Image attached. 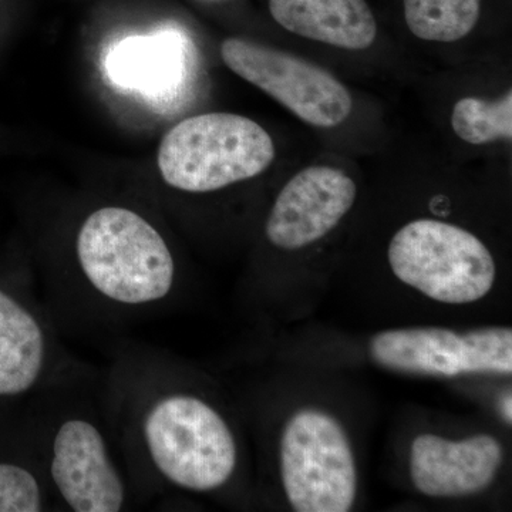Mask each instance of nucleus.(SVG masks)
<instances>
[{
	"label": "nucleus",
	"instance_id": "f257e3e1",
	"mask_svg": "<svg viewBox=\"0 0 512 512\" xmlns=\"http://www.w3.org/2000/svg\"><path fill=\"white\" fill-rule=\"evenodd\" d=\"M100 402L138 507L174 491L218 493L234 480L231 423L164 349L117 343L101 372Z\"/></svg>",
	"mask_w": 512,
	"mask_h": 512
},
{
	"label": "nucleus",
	"instance_id": "f03ea898",
	"mask_svg": "<svg viewBox=\"0 0 512 512\" xmlns=\"http://www.w3.org/2000/svg\"><path fill=\"white\" fill-rule=\"evenodd\" d=\"M177 291L163 232L134 208L103 205L82 218L69 265L47 276L45 303L62 333L106 332L164 312Z\"/></svg>",
	"mask_w": 512,
	"mask_h": 512
},
{
	"label": "nucleus",
	"instance_id": "7ed1b4c3",
	"mask_svg": "<svg viewBox=\"0 0 512 512\" xmlns=\"http://www.w3.org/2000/svg\"><path fill=\"white\" fill-rule=\"evenodd\" d=\"M99 370L36 394L30 426L56 511L120 512L136 493L104 417Z\"/></svg>",
	"mask_w": 512,
	"mask_h": 512
},
{
	"label": "nucleus",
	"instance_id": "20e7f679",
	"mask_svg": "<svg viewBox=\"0 0 512 512\" xmlns=\"http://www.w3.org/2000/svg\"><path fill=\"white\" fill-rule=\"evenodd\" d=\"M274 158V141L256 121L208 113L171 128L161 140L157 164L173 190L210 194L258 177Z\"/></svg>",
	"mask_w": 512,
	"mask_h": 512
},
{
	"label": "nucleus",
	"instance_id": "39448f33",
	"mask_svg": "<svg viewBox=\"0 0 512 512\" xmlns=\"http://www.w3.org/2000/svg\"><path fill=\"white\" fill-rule=\"evenodd\" d=\"M389 264L403 284L451 305L480 301L497 275L484 242L467 229L436 220L412 221L397 231Z\"/></svg>",
	"mask_w": 512,
	"mask_h": 512
},
{
	"label": "nucleus",
	"instance_id": "423d86ee",
	"mask_svg": "<svg viewBox=\"0 0 512 512\" xmlns=\"http://www.w3.org/2000/svg\"><path fill=\"white\" fill-rule=\"evenodd\" d=\"M281 477L298 512H348L355 504L357 470L339 421L320 410L293 414L281 437Z\"/></svg>",
	"mask_w": 512,
	"mask_h": 512
},
{
	"label": "nucleus",
	"instance_id": "0eeeda50",
	"mask_svg": "<svg viewBox=\"0 0 512 512\" xmlns=\"http://www.w3.org/2000/svg\"><path fill=\"white\" fill-rule=\"evenodd\" d=\"M0 285V399L36 396L92 373L74 356L46 303Z\"/></svg>",
	"mask_w": 512,
	"mask_h": 512
},
{
	"label": "nucleus",
	"instance_id": "6e6552de",
	"mask_svg": "<svg viewBox=\"0 0 512 512\" xmlns=\"http://www.w3.org/2000/svg\"><path fill=\"white\" fill-rule=\"evenodd\" d=\"M221 57L231 72L311 126L336 127L352 113L349 90L318 64L302 57L237 37L222 43Z\"/></svg>",
	"mask_w": 512,
	"mask_h": 512
},
{
	"label": "nucleus",
	"instance_id": "1a4fd4ad",
	"mask_svg": "<svg viewBox=\"0 0 512 512\" xmlns=\"http://www.w3.org/2000/svg\"><path fill=\"white\" fill-rule=\"evenodd\" d=\"M370 355L386 369L414 375H511L512 330L498 326L463 333L443 328L386 330L373 336Z\"/></svg>",
	"mask_w": 512,
	"mask_h": 512
},
{
	"label": "nucleus",
	"instance_id": "9d476101",
	"mask_svg": "<svg viewBox=\"0 0 512 512\" xmlns=\"http://www.w3.org/2000/svg\"><path fill=\"white\" fill-rule=\"evenodd\" d=\"M356 197V183L345 171L328 165L305 168L276 197L266 238L284 251L309 247L336 228Z\"/></svg>",
	"mask_w": 512,
	"mask_h": 512
},
{
	"label": "nucleus",
	"instance_id": "9b49d317",
	"mask_svg": "<svg viewBox=\"0 0 512 512\" xmlns=\"http://www.w3.org/2000/svg\"><path fill=\"white\" fill-rule=\"evenodd\" d=\"M503 458V447L487 434L461 441L421 434L412 444L410 474L414 487L421 494L463 497L490 487Z\"/></svg>",
	"mask_w": 512,
	"mask_h": 512
},
{
	"label": "nucleus",
	"instance_id": "f8f14e48",
	"mask_svg": "<svg viewBox=\"0 0 512 512\" xmlns=\"http://www.w3.org/2000/svg\"><path fill=\"white\" fill-rule=\"evenodd\" d=\"M272 18L293 33L326 45L365 50L377 23L366 0H269Z\"/></svg>",
	"mask_w": 512,
	"mask_h": 512
},
{
	"label": "nucleus",
	"instance_id": "ddd939ff",
	"mask_svg": "<svg viewBox=\"0 0 512 512\" xmlns=\"http://www.w3.org/2000/svg\"><path fill=\"white\" fill-rule=\"evenodd\" d=\"M404 19L414 36L451 43L476 28L481 0H403Z\"/></svg>",
	"mask_w": 512,
	"mask_h": 512
},
{
	"label": "nucleus",
	"instance_id": "4468645a",
	"mask_svg": "<svg viewBox=\"0 0 512 512\" xmlns=\"http://www.w3.org/2000/svg\"><path fill=\"white\" fill-rule=\"evenodd\" d=\"M56 511L39 454L0 458V512Z\"/></svg>",
	"mask_w": 512,
	"mask_h": 512
},
{
	"label": "nucleus",
	"instance_id": "2eb2a0df",
	"mask_svg": "<svg viewBox=\"0 0 512 512\" xmlns=\"http://www.w3.org/2000/svg\"><path fill=\"white\" fill-rule=\"evenodd\" d=\"M451 127L458 138L474 146L511 140L512 92L508 90L501 99L484 100L464 97L458 100L451 113Z\"/></svg>",
	"mask_w": 512,
	"mask_h": 512
},
{
	"label": "nucleus",
	"instance_id": "dca6fc26",
	"mask_svg": "<svg viewBox=\"0 0 512 512\" xmlns=\"http://www.w3.org/2000/svg\"><path fill=\"white\" fill-rule=\"evenodd\" d=\"M511 407V394H508L503 400V416L505 421H508V424H511L512 421Z\"/></svg>",
	"mask_w": 512,
	"mask_h": 512
}]
</instances>
